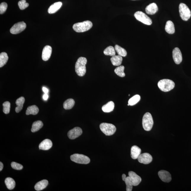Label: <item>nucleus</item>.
Returning <instances> with one entry per match:
<instances>
[{"label": "nucleus", "mask_w": 191, "mask_h": 191, "mask_svg": "<svg viewBox=\"0 0 191 191\" xmlns=\"http://www.w3.org/2000/svg\"><path fill=\"white\" fill-rule=\"evenodd\" d=\"M87 60L86 58L80 57L77 60L75 65V70L78 76H83L86 73V65Z\"/></svg>", "instance_id": "nucleus-1"}, {"label": "nucleus", "mask_w": 191, "mask_h": 191, "mask_svg": "<svg viewBox=\"0 0 191 191\" xmlns=\"http://www.w3.org/2000/svg\"><path fill=\"white\" fill-rule=\"evenodd\" d=\"M92 26V22L86 21H83V22L75 23L73 26V28L76 32H84L90 30Z\"/></svg>", "instance_id": "nucleus-2"}, {"label": "nucleus", "mask_w": 191, "mask_h": 191, "mask_svg": "<svg viewBox=\"0 0 191 191\" xmlns=\"http://www.w3.org/2000/svg\"><path fill=\"white\" fill-rule=\"evenodd\" d=\"M158 86L161 91L167 92L172 90L175 86V84L171 80L164 79L161 80L158 83Z\"/></svg>", "instance_id": "nucleus-3"}, {"label": "nucleus", "mask_w": 191, "mask_h": 191, "mask_svg": "<svg viewBox=\"0 0 191 191\" xmlns=\"http://www.w3.org/2000/svg\"><path fill=\"white\" fill-rule=\"evenodd\" d=\"M154 122L152 115L147 112L144 115L142 119V125L144 129L146 131L151 130Z\"/></svg>", "instance_id": "nucleus-4"}, {"label": "nucleus", "mask_w": 191, "mask_h": 191, "mask_svg": "<svg viewBox=\"0 0 191 191\" xmlns=\"http://www.w3.org/2000/svg\"><path fill=\"white\" fill-rule=\"evenodd\" d=\"M180 17L183 21H187L191 16V12L190 9L185 4H180L179 7Z\"/></svg>", "instance_id": "nucleus-5"}, {"label": "nucleus", "mask_w": 191, "mask_h": 191, "mask_svg": "<svg viewBox=\"0 0 191 191\" xmlns=\"http://www.w3.org/2000/svg\"><path fill=\"white\" fill-rule=\"evenodd\" d=\"M99 127L102 131L106 136L112 135L116 132L115 126L111 123H102L100 125Z\"/></svg>", "instance_id": "nucleus-6"}, {"label": "nucleus", "mask_w": 191, "mask_h": 191, "mask_svg": "<svg viewBox=\"0 0 191 191\" xmlns=\"http://www.w3.org/2000/svg\"><path fill=\"white\" fill-rule=\"evenodd\" d=\"M70 158L72 161L79 164H87L90 161L88 156L81 154H74L70 156Z\"/></svg>", "instance_id": "nucleus-7"}, {"label": "nucleus", "mask_w": 191, "mask_h": 191, "mask_svg": "<svg viewBox=\"0 0 191 191\" xmlns=\"http://www.w3.org/2000/svg\"><path fill=\"white\" fill-rule=\"evenodd\" d=\"M134 16L137 20L141 22L144 24L150 25L152 24V20L142 12L138 11L136 12L134 14Z\"/></svg>", "instance_id": "nucleus-8"}, {"label": "nucleus", "mask_w": 191, "mask_h": 191, "mask_svg": "<svg viewBox=\"0 0 191 191\" xmlns=\"http://www.w3.org/2000/svg\"><path fill=\"white\" fill-rule=\"evenodd\" d=\"M26 27V25L24 22H20L15 24L10 30L11 33L17 34L24 31Z\"/></svg>", "instance_id": "nucleus-9"}, {"label": "nucleus", "mask_w": 191, "mask_h": 191, "mask_svg": "<svg viewBox=\"0 0 191 191\" xmlns=\"http://www.w3.org/2000/svg\"><path fill=\"white\" fill-rule=\"evenodd\" d=\"M83 131L79 127H74L68 133V136L70 139H74L79 137L82 134Z\"/></svg>", "instance_id": "nucleus-10"}, {"label": "nucleus", "mask_w": 191, "mask_h": 191, "mask_svg": "<svg viewBox=\"0 0 191 191\" xmlns=\"http://www.w3.org/2000/svg\"><path fill=\"white\" fill-rule=\"evenodd\" d=\"M137 159L140 163L148 164L152 161L153 158L151 155L148 153H144L140 154Z\"/></svg>", "instance_id": "nucleus-11"}, {"label": "nucleus", "mask_w": 191, "mask_h": 191, "mask_svg": "<svg viewBox=\"0 0 191 191\" xmlns=\"http://www.w3.org/2000/svg\"><path fill=\"white\" fill-rule=\"evenodd\" d=\"M173 58L174 62L176 64L179 65L182 61V56L181 51L178 48H175L173 50Z\"/></svg>", "instance_id": "nucleus-12"}, {"label": "nucleus", "mask_w": 191, "mask_h": 191, "mask_svg": "<svg viewBox=\"0 0 191 191\" xmlns=\"http://www.w3.org/2000/svg\"><path fill=\"white\" fill-rule=\"evenodd\" d=\"M129 176L133 186H137L142 181L141 177L138 175L136 173L133 171H130L129 172Z\"/></svg>", "instance_id": "nucleus-13"}, {"label": "nucleus", "mask_w": 191, "mask_h": 191, "mask_svg": "<svg viewBox=\"0 0 191 191\" xmlns=\"http://www.w3.org/2000/svg\"><path fill=\"white\" fill-rule=\"evenodd\" d=\"M158 175L162 181L168 183L172 179L171 176L168 172L165 170H161L158 172Z\"/></svg>", "instance_id": "nucleus-14"}, {"label": "nucleus", "mask_w": 191, "mask_h": 191, "mask_svg": "<svg viewBox=\"0 0 191 191\" xmlns=\"http://www.w3.org/2000/svg\"><path fill=\"white\" fill-rule=\"evenodd\" d=\"M52 47L49 45H46L44 48L42 54V59L43 61H47L50 59L52 54Z\"/></svg>", "instance_id": "nucleus-15"}, {"label": "nucleus", "mask_w": 191, "mask_h": 191, "mask_svg": "<svg viewBox=\"0 0 191 191\" xmlns=\"http://www.w3.org/2000/svg\"><path fill=\"white\" fill-rule=\"evenodd\" d=\"M52 146V143L50 139H45L40 144L39 149L40 150H50Z\"/></svg>", "instance_id": "nucleus-16"}, {"label": "nucleus", "mask_w": 191, "mask_h": 191, "mask_svg": "<svg viewBox=\"0 0 191 191\" xmlns=\"http://www.w3.org/2000/svg\"><path fill=\"white\" fill-rule=\"evenodd\" d=\"M158 10V7L155 3L150 4L145 8V12L151 15L155 14Z\"/></svg>", "instance_id": "nucleus-17"}, {"label": "nucleus", "mask_w": 191, "mask_h": 191, "mask_svg": "<svg viewBox=\"0 0 191 191\" xmlns=\"http://www.w3.org/2000/svg\"><path fill=\"white\" fill-rule=\"evenodd\" d=\"M141 150L139 147L134 145L131 148V157L133 159H137L140 155L141 154Z\"/></svg>", "instance_id": "nucleus-18"}, {"label": "nucleus", "mask_w": 191, "mask_h": 191, "mask_svg": "<svg viewBox=\"0 0 191 191\" xmlns=\"http://www.w3.org/2000/svg\"><path fill=\"white\" fill-rule=\"evenodd\" d=\"M62 3L60 1L57 2L53 4L50 7L48 10L49 14H52L54 13L57 12L62 5Z\"/></svg>", "instance_id": "nucleus-19"}, {"label": "nucleus", "mask_w": 191, "mask_h": 191, "mask_svg": "<svg viewBox=\"0 0 191 191\" xmlns=\"http://www.w3.org/2000/svg\"><path fill=\"white\" fill-rule=\"evenodd\" d=\"M48 184V180L44 179L42 180L41 181L38 182L34 186L36 190L38 191H41L46 188Z\"/></svg>", "instance_id": "nucleus-20"}, {"label": "nucleus", "mask_w": 191, "mask_h": 191, "mask_svg": "<svg viewBox=\"0 0 191 191\" xmlns=\"http://www.w3.org/2000/svg\"><path fill=\"white\" fill-rule=\"evenodd\" d=\"M25 102V99L23 97H20L16 100V104L17 106L15 108V111L17 113H18L22 110Z\"/></svg>", "instance_id": "nucleus-21"}, {"label": "nucleus", "mask_w": 191, "mask_h": 191, "mask_svg": "<svg viewBox=\"0 0 191 191\" xmlns=\"http://www.w3.org/2000/svg\"><path fill=\"white\" fill-rule=\"evenodd\" d=\"M165 30L167 33L173 34L175 32V28L173 23L171 21H167L166 24Z\"/></svg>", "instance_id": "nucleus-22"}, {"label": "nucleus", "mask_w": 191, "mask_h": 191, "mask_svg": "<svg viewBox=\"0 0 191 191\" xmlns=\"http://www.w3.org/2000/svg\"><path fill=\"white\" fill-rule=\"evenodd\" d=\"M114 103L113 101H110L102 107V110L105 113H110L113 110Z\"/></svg>", "instance_id": "nucleus-23"}, {"label": "nucleus", "mask_w": 191, "mask_h": 191, "mask_svg": "<svg viewBox=\"0 0 191 191\" xmlns=\"http://www.w3.org/2000/svg\"><path fill=\"white\" fill-rule=\"evenodd\" d=\"M112 65L114 66H119L121 64L123 58L120 55H115L112 56L110 59Z\"/></svg>", "instance_id": "nucleus-24"}, {"label": "nucleus", "mask_w": 191, "mask_h": 191, "mask_svg": "<svg viewBox=\"0 0 191 191\" xmlns=\"http://www.w3.org/2000/svg\"><path fill=\"white\" fill-rule=\"evenodd\" d=\"M39 111V109L37 106L36 105H33L28 107L26 111V114L27 115L30 114L36 115L38 113Z\"/></svg>", "instance_id": "nucleus-25"}, {"label": "nucleus", "mask_w": 191, "mask_h": 191, "mask_svg": "<svg viewBox=\"0 0 191 191\" xmlns=\"http://www.w3.org/2000/svg\"><path fill=\"white\" fill-rule=\"evenodd\" d=\"M5 184L9 190H12L15 186L16 183L14 179L10 177L6 178L5 181Z\"/></svg>", "instance_id": "nucleus-26"}, {"label": "nucleus", "mask_w": 191, "mask_h": 191, "mask_svg": "<svg viewBox=\"0 0 191 191\" xmlns=\"http://www.w3.org/2000/svg\"><path fill=\"white\" fill-rule=\"evenodd\" d=\"M43 126V123L41 121H38L34 122L32 125L31 131L35 132L38 131Z\"/></svg>", "instance_id": "nucleus-27"}, {"label": "nucleus", "mask_w": 191, "mask_h": 191, "mask_svg": "<svg viewBox=\"0 0 191 191\" xmlns=\"http://www.w3.org/2000/svg\"><path fill=\"white\" fill-rule=\"evenodd\" d=\"M75 105V101L73 99H70L66 100L63 103V108L65 110H70L73 108Z\"/></svg>", "instance_id": "nucleus-28"}, {"label": "nucleus", "mask_w": 191, "mask_h": 191, "mask_svg": "<svg viewBox=\"0 0 191 191\" xmlns=\"http://www.w3.org/2000/svg\"><path fill=\"white\" fill-rule=\"evenodd\" d=\"M8 54L5 52L1 53L0 54V67H3L6 64L8 60Z\"/></svg>", "instance_id": "nucleus-29"}, {"label": "nucleus", "mask_w": 191, "mask_h": 191, "mask_svg": "<svg viewBox=\"0 0 191 191\" xmlns=\"http://www.w3.org/2000/svg\"><path fill=\"white\" fill-rule=\"evenodd\" d=\"M115 49L117 52L118 55L122 56V57H125L127 54L126 51L119 45H116L115 46Z\"/></svg>", "instance_id": "nucleus-30"}, {"label": "nucleus", "mask_w": 191, "mask_h": 191, "mask_svg": "<svg viewBox=\"0 0 191 191\" xmlns=\"http://www.w3.org/2000/svg\"><path fill=\"white\" fill-rule=\"evenodd\" d=\"M105 55L113 56L115 55V49L113 46H109L105 49L103 52Z\"/></svg>", "instance_id": "nucleus-31"}, {"label": "nucleus", "mask_w": 191, "mask_h": 191, "mask_svg": "<svg viewBox=\"0 0 191 191\" xmlns=\"http://www.w3.org/2000/svg\"><path fill=\"white\" fill-rule=\"evenodd\" d=\"M124 66L121 65L116 68L114 70V72L118 76L121 77H125V76L124 72Z\"/></svg>", "instance_id": "nucleus-32"}, {"label": "nucleus", "mask_w": 191, "mask_h": 191, "mask_svg": "<svg viewBox=\"0 0 191 191\" xmlns=\"http://www.w3.org/2000/svg\"><path fill=\"white\" fill-rule=\"evenodd\" d=\"M140 99H141L140 96L138 94H136L129 100L128 104L131 106H132V105H135L136 104L139 102Z\"/></svg>", "instance_id": "nucleus-33"}, {"label": "nucleus", "mask_w": 191, "mask_h": 191, "mask_svg": "<svg viewBox=\"0 0 191 191\" xmlns=\"http://www.w3.org/2000/svg\"><path fill=\"white\" fill-rule=\"evenodd\" d=\"M124 181L125 184H126V190L127 191H131L133 185L132 184L130 177L129 176L126 177Z\"/></svg>", "instance_id": "nucleus-34"}, {"label": "nucleus", "mask_w": 191, "mask_h": 191, "mask_svg": "<svg viewBox=\"0 0 191 191\" xmlns=\"http://www.w3.org/2000/svg\"><path fill=\"white\" fill-rule=\"evenodd\" d=\"M3 111L5 114L9 113L10 109V103L8 101H6L3 103Z\"/></svg>", "instance_id": "nucleus-35"}, {"label": "nucleus", "mask_w": 191, "mask_h": 191, "mask_svg": "<svg viewBox=\"0 0 191 191\" xmlns=\"http://www.w3.org/2000/svg\"><path fill=\"white\" fill-rule=\"evenodd\" d=\"M29 4L26 2L25 0H21L18 2V6L21 10H24L29 6Z\"/></svg>", "instance_id": "nucleus-36"}, {"label": "nucleus", "mask_w": 191, "mask_h": 191, "mask_svg": "<svg viewBox=\"0 0 191 191\" xmlns=\"http://www.w3.org/2000/svg\"><path fill=\"white\" fill-rule=\"evenodd\" d=\"M11 166L12 168L17 170H22L23 168L22 165L14 162H12V163Z\"/></svg>", "instance_id": "nucleus-37"}, {"label": "nucleus", "mask_w": 191, "mask_h": 191, "mask_svg": "<svg viewBox=\"0 0 191 191\" xmlns=\"http://www.w3.org/2000/svg\"><path fill=\"white\" fill-rule=\"evenodd\" d=\"M7 8H8V5L5 2H3L1 3L0 5V14H2L6 12Z\"/></svg>", "instance_id": "nucleus-38"}, {"label": "nucleus", "mask_w": 191, "mask_h": 191, "mask_svg": "<svg viewBox=\"0 0 191 191\" xmlns=\"http://www.w3.org/2000/svg\"><path fill=\"white\" fill-rule=\"evenodd\" d=\"M48 97L49 96L48 94H45L43 96V99H44V100L46 101L48 99Z\"/></svg>", "instance_id": "nucleus-39"}, {"label": "nucleus", "mask_w": 191, "mask_h": 191, "mask_svg": "<svg viewBox=\"0 0 191 191\" xmlns=\"http://www.w3.org/2000/svg\"><path fill=\"white\" fill-rule=\"evenodd\" d=\"M43 90L45 94H47L49 92L48 89L45 87H43Z\"/></svg>", "instance_id": "nucleus-40"}, {"label": "nucleus", "mask_w": 191, "mask_h": 191, "mask_svg": "<svg viewBox=\"0 0 191 191\" xmlns=\"http://www.w3.org/2000/svg\"><path fill=\"white\" fill-rule=\"evenodd\" d=\"M3 164L1 162H0V171H1L3 169Z\"/></svg>", "instance_id": "nucleus-41"}, {"label": "nucleus", "mask_w": 191, "mask_h": 191, "mask_svg": "<svg viewBox=\"0 0 191 191\" xmlns=\"http://www.w3.org/2000/svg\"><path fill=\"white\" fill-rule=\"evenodd\" d=\"M126 176L124 174H123L122 175V179L123 181H125V179H126Z\"/></svg>", "instance_id": "nucleus-42"}, {"label": "nucleus", "mask_w": 191, "mask_h": 191, "mask_svg": "<svg viewBox=\"0 0 191 191\" xmlns=\"http://www.w3.org/2000/svg\"><path fill=\"white\" fill-rule=\"evenodd\" d=\"M130 94H129V96H130Z\"/></svg>", "instance_id": "nucleus-43"}, {"label": "nucleus", "mask_w": 191, "mask_h": 191, "mask_svg": "<svg viewBox=\"0 0 191 191\" xmlns=\"http://www.w3.org/2000/svg\"><path fill=\"white\" fill-rule=\"evenodd\" d=\"M132 1H135V0H132Z\"/></svg>", "instance_id": "nucleus-44"}]
</instances>
